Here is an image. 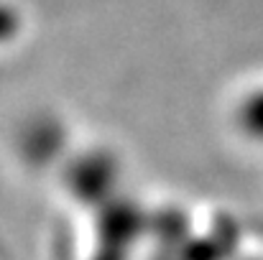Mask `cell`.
Segmentation results:
<instances>
[{
    "instance_id": "obj_1",
    "label": "cell",
    "mask_w": 263,
    "mask_h": 260,
    "mask_svg": "<svg viewBox=\"0 0 263 260\" xmlns=\"http://www.w3.org/2000/svg\"><path fill=\"white\" fill-rule=\"evenodd\" d=\"M118 178V158L102 148H89L69 161L64 171V186L80 204L100 207L115 199Z\"/></svg>"
},
{
    "instance_id": "obj_2",
    "label": "cell",
    "mask_w": 263,
    "mask_h": 260,
    "mask_svg": "<svg viewBox=\"0 0 263 260\" xmlns=\"http://www.w3.org/2000/svg\"><path fill=\"white\" fill-rule=\"evenodd\" d=\"M233 125L235 130L256 143L263 146V82L248 87L233 105Z\"/></svg>"
}]
</instances>
